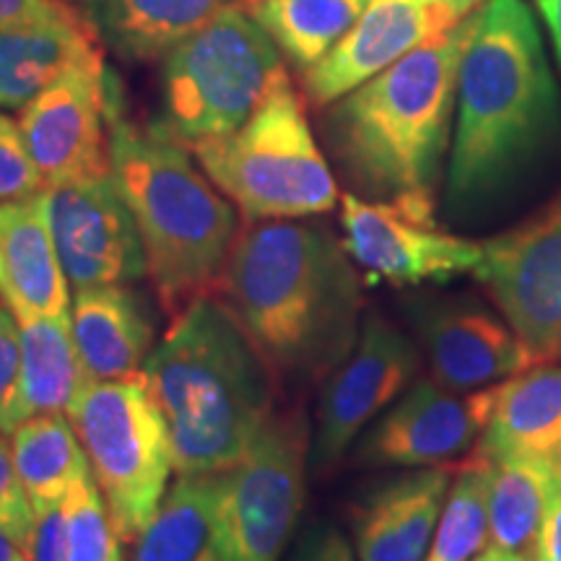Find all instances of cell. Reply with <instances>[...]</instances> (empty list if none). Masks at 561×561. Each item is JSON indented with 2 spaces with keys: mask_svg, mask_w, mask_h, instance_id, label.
I'll return each instance as SVG.
<instances>
[{
  "mask_svg": "<svg viewBox=\"0 0 561 561\" xmlns=\"http://www.w3.org/2000/svg\"><path fill=\"white\" fill-rule=\"evenodd\" d=\"M455 471L409 468L377 483L354 510V551L359 561H424L437 530Z\"/></svg>",
  "mask_w": 561,
  "mask_h": 561,
  "instance_id": "19",
  "label": "cell"
},
{
  "mask_svg": "<svg viewBox=\"0 0 561 561\" xmlns=\"http://www.w3.org/2000/svg\"><path fill=\"white\" fill-rule=\"evenodd\" d=\"M66 561H125L123 538L94 476H87L68 496Z\"/></svg>",
  "mask_w": 561,
  "mask_h": 561,
  "instance_id": "30",
  "label": "cell"
},
{
  "mask_svg": "<svg viewBox=\"0 0 561 561\" xmlns=\"http://www.w3.org/2000/svg\"><path fill=\"white\" fill-rule=\"evenodd\" d=\"M284 68L278 47L240 3L161 60V128L193 149L248 121Z\"/></svg>",
  "mask_w": 561,
  "mask_h": 561,
  "instance_id": "7",
  "label": "cell"
},
{
  "mask_svg": "<svg viewBox=\"0 0 561 561\" xmlns=\"http://www.w3.org/2000/svg\"><path fill=\"white\" fill-rule=\"evenodd\" d=\"M68 419L123 543H136L178 473L170 424L149 382L144 375L87 382Z\"/></svg>",
  "mask_w": 561,
  "mask_h": 561,
  "instance_id": "8",
  "label": "cell"
},
{
  "mask_svg": "<svg viewBox=\"0 0 561 561\" xmlns=\"http://www.w3.org/2000/svg\"><path fill=\"white\" fill-rule=\"evenodd\" d=\"M343 248L351 261L375 278L396 286H419L476 273L483 242L455 237L437 224H424L392 203L341 195Z\"/></svg>",
  "mask_w": 561,
  "mask_h": 561,
  "instance_id": "16",
  "label": "cell"
},
{
  "mask_svg": "<svg viewBox=\"0 0 561 561\" xmlns=\"http://www.w3.org/2000/svg\"><path fill=\"white\" fill-rule=\"evenodd\" d=\"M489 460V546L517 561H538L551 489L561 473L515 458Z\"/></svg>",
  "mask_w": 561,
  "mask_h": 561,
  "instance_id": "27",
  "label": "cell"
},
{
  "mask_svg": "<svg viewBox=\"0 0 561 561\" xmlns=\"http://www.w3.org/2000/svg\"><path fill=\"white\" fill-rule=\"evenodd\" d=\"M100 53L89 21L0 32V110L26 107L70 66Z\"/></svg>",
  "mask_w": 561,
  "mask_h": 561,
  "instance_id": "25",
  "label": "cell"
},
{
  "mask_svg": "<svg viewBox=\"0 0 561 561\" xmlns=\"http://www.w3.org/2000/svg\"><path fill=\"white\" fill-rule=\"evenodd\" d=\"M21 380V325L9 307L0 301V432H11L13 405Z\"/></svg>",
  "mask_w": 561,
  "mask_h": 561,
  "instance_id": "33",
  "label": "cell"
},
{
  "mask_svg": "<svg viewBox=\"0 0 561 561\" xmlns=\"http://www.w3.org/2000/svg\"><path fill=\"white\" fill-rule=\"evenodd\" d=\"M538 561H561V479L551 489L549 507H546Z\"/></svg>",
  "mask_w": 561,
  "mask_h": 561,
  "instance_id": "36",
  "label": "cell"
},
{
  "mask_svg": "<svg viewBox=\"0 0 561 561\" xmlns=\"http://www.w3.org/2000/svg\"><path fill=\"white\" fill-rule=\"evenodd\" d=\"M476 453L515 458L561 473V359L536 362L494 385V401Z\"/></svg>",
  "mask_w": 561,
  "mask_h": 561,
  "instance_id": "21",
  "label": "cell"
},
{
  "mask_svg": "<svg viewBox=\"0 0 561 561\" xmlns=\"http://www.w3.org/2000/svg\"><path fill=\"white\" fill-rule=\"evenodd\" d=\"M19 325L21 380L11 416V432L21 421L42 416V413H66L68 416L83 385L89 382L73 341L70 314L19 322Z\"/></svg>",
  "mask_w": 561,
  "mask_h": 561,
  "instance_id": "23",
  "label": "cell"
},
{
  "mask_svg": "<svg viewBox=\"0 0 561 561\" xmlns=\"http://www.w3.org/2000/svg\"><path fill=\"white\" fill-rule=\"evenodd\" d=\"M66 24H87V19L62 0H0V32Z\"/></svg>",
  "mask_w": 561,
  "mask_h": 561,
  "instance_id": "34",
  "label": "cell"
},
{
  "mask_svg": "<svg viewBox=\"0 0 561 561\" xmlns=\"http://www.w3.org/2000/svg\"><path fill=\"white\" fill-rule=\"evenodd\" d=\"M0 561H34L32 549L24 546L11 533L0 530Z\"/></svg>",
  "mask_w": 561,
  "mask_h": 561,
  "instance_id": "38",
  "label": "cell"
},
{
  "mask_svg": "<svg viewBox=\"0 0 561 561\" xmlns=\"http://www.w3.org/2000/svg\"><path fill=\"white\" fill-rule=\"evenodd\" d=\"M538 11H541L546 30L553 42V53H557L559 68H561V0H536Z\"/></svg>",
  "mask_w": 561,
  "mask_h": 561,
  "instance_id": "37",
  "label": "cell"
},
{
  "mask_svg": "<svg viewBox=\"0 0 561 561\" xmlns=\"http://www.w3.org/2000/svg\"><path fill=\"white\" fill-rule=\"evenodd\" d=\"M70 328L89 382H115L144 375L157 328L144 294L133 284L73 289Z\"/></svg>",
  "mask_w": 561,
  "mask_h": 561,
  "instance_id": "20",
  "label": "cell"
},
{
  "mask_svg": "<svg viewBox=\"0 0 561 561\" xmlns=\"http://www.w3.org/2000/svg\"><path fill=\"white\" fill-rule=\"evenodd\" d=\"M289 561H359L354 546L333 525L318 523L299 538Z\"/></svg>",
  "mask_w": 561,
  "mask_h": 561,
  "instance_id": "35",
  "label": "cell"
},
{
  "mask_svg": "<svg viewBox=\"0 0 561 561\" xmlns=\"http://www.w3.org/2000/svg\"><path fill=\"white\" fill-rule=\"evenodd\" d=\"M536 362L561 359V193L494 240L473 273Z\"/></svg>",
  "mask_w": 561,
  "mask_h": 561,
  "instance_id": "12",
  "label": "cell"
},
{
  "mask_svg": "<svg viewBox=\"0 0 561 561\" xmlns=\"http://www.w3.org/2000/svg\"><path fill=\"white\" fill-rule=\"evenodd\" d=\"M70 297L47 191L24 201H0V301L19 322H30L70 314Z\"/></svg>",
  "mask_w": 561,
  "mask_h": 561,
  "instance_id": "18",
  "label": "cell"
},
{
  "mask_svg": "<svg viewBox=\"0 0 561 561\" xmlns=\"http://www.w3.org/2000/svg\"><path fill=\"white\" fill-rule=\"evenodd\" d=\"M130 561H224L214 476H178Z\"/></svg>",
  "mask_w": 561,
  "mask_h": 561,
  "instance_id": "24",
  "label": "cell"
},
{
  "mask_svg": "<svg viewBox=\"0 0 561 561\" xmlns=\"http://www.w3.org/2000/svg\"><path fill=\"white\" fill-rule=\"evenodd\" d=\"M476 13L328 104L322 133L362 198L437 224V187L453 138L460 60Z\"/></svg>",
  "mask_w": 561,
  "mask_h": 561,
  "instance_id": "2",
  "label": "cell"
},
{
  "mask_svg": "<svg viewBox=\"0 0 561 561\" xmlns=\"http://www.w3.org/2000/svg\"><path fill=\"white\" fill-rule=\"evenodd\" d=\"M421 359L416 341L396 322L364 314L356 346L322 382L310 445L314 473H331L371 421L419 380Z\"/></svg>",
  "mask_w": 561,
  "mask_h": 561,
  "instance_id": "10",
  "label": "cell"
},
{
  "mask_svg": "<svg viewBox=\"0 0 561 561\" xmlns=\"http://www.w3.org/2000/svg\"><path fill=\"white\" fill-rule=\"evenodd\" d=\"M489 546V460L476 453L453 476L424 561H473Z\"/></svg>",
  "mask_w": 561,
  "mask_h": 561,
  "instance_id": "29",
  "label": "cell"
},
{
  "mask_svg": "<svg viewBox=\"0 0 561 561\" xmlns=\"http://www.w3.org/2000/svg\"><path fill=\"white\" fill-rule=\"evenodd\" d=\"M310 445L301 411H276L248 453L214 476L224 561H280L305 507Z\"/></svg>",
  "mask_w": 561,
  "mask_h": 561,
  "instance_id": "9",
  "label": "cell"
},
{
  "mask_svg": "<svg viewBox=\"0 0 561 561\" xmlns=\"http://www.w3.org/2000/svg\"><path fill=\"white\" fill-rule=\"evenodd\" d=\"M486 0H369L331 55L305 73V91L325 110L419 47L445 37Z\"/></svg>",
  "mask_w": 561,
  "mask_h": 561,
  "instance_id": "15",
  "label": "cell"
},
{
  "mask_svg": "<svg viewBox=\"0 0 561 561\" xmlns=\"http://www.w3.org/2000/svg\"><path fill=\"white\" fill-rule=\"evenodd\" d=\"M405 312L432 380L447 390L494 388L536 364L507 318L476 299L421 297Z\"/></svg>",
  "mask_w": 561,
  "mask_h": 561,
  "instance_id": "14",
  "label": "cell"
},
{
  "mask_svg": "<svg viewBox=\"0 0 561 561\" xmlns=\"http://www.w3.org/2000/svg\"><path fill=\"white\" fill-rule=\"evenodd\" d=\"M219 294L278 385L325 380L359 339L356 263L320 224L250 221L229 252Z\"/></svg>",
  "mask_w": 561,
  "mask_h": 561,
  "instance_id": "1",
  "label": "cell"
},
{
  "mask_svg": "<svg viewBox=\"0 0 561 561\" xmlns=\"http://www.w3.org/2000/svg\"><path fill=\"white\" fill-rule=\"evenodd\" d=\"M193 157L248 221L312 219L339 206L299 91L280 68L240 128L193 146Z\"/></svg>",
  "mask_w": 561,
  "mask_h": 561,
  "instance_id": "6",
  "label": "cell"
},
{
  "mask_svg": "<svg viewBox=\"0 0 561 561\" xmlns=\"http://www.w3.org/2000/svg\"><path fill=\"white\" fill-rule=\"evenodd\" d=\"M473 561H517V559L510 557V553L500 551V549H494V546H486V549H483Z\"/></svg>",
  "mask_w": 561,
  "mask_h": 561,
  "instance_id": "39",
  "label": "cell"
},
{
  "mask_svg": "<svg viewBox=\"0 0 561 561\" xmlns=\"http://www.w3.org/2000/svg\"><path fill=\"white\" fill-rule=\"evenodd\" d=\"M110 161L164 310L178 318L195 299L219 294L240 234L237 208L201 172L187 146L161 125L128 121L123 89L110 112Z\"/></svg>",
  "mask_w": 561,
  "mask_h": 561,
  "instance_id": "5",
  "label": "cell"
},
{
  "mask_svg": "<svg viewBox=\"0 0 561 561\" xmlns=\"http://www.w3.org/2000/svg\"><path fill=\"white\" fill-rule=\"evenodd\" d=\"M144 377L170 424L178 476L227 471L278 411L276 375L216 294L174 318Z\"/></svg>",
  "mask_w": 561,
  "mask_h": 561,
  "instance_id": "4",
  "label": "cell"
},
{
  "mask_svg": "<svg viewBox=\"0 0 561 561\" xmlns=\"http://www.w3.org/2000/svg\"><path fill=\"white\" fill-rule=\"evenodd\" d=\"M47 191L19 121L0 112V201H24Z\"/></svg>",
  "mask_w": 561,
  "mask_h": 561,
  "instance_id": "31",
  "label": "cell"
},
{
  "mask_svg": "<svg viewBox=\"0 0 561 561\" xmlns=\"http://www.w3.org/2000/svg\"><path fill=\"white\" fill-rule=\"evenodd\" d=\"M96 39L130 62L164 60L240 0H81Z\"/></svg>",
  "mask_w": 561,
  "mask_h": 561,
  "instance_id": "22",
  "label": "cell"
},
{
  "mask_svg": "<svg viewBox=\"0 0 561 561\" xmlns=\"http://www.w3.org/2000/svg\"><path fill=\"white\" fill-rule=\"evenodd\" d=\"M494 388L455 392L432 377L416 380L367 426L356 460L369 468H434L462 458L479 445Z\"/></svg>",
  "mask_w": 561,
  "mask_h": 561,
  "instance_id": "13",
  "label": "cell"
},
{
  "mask_svg": "<svg viewBox=\"0 0 561 561\" xmlns=\"http://www.w3.org/2000/svg\"><path fill=\"white\" fill-rule=\"evenodd\" d=\"M369 0H248L244 9L263 26L278 53L307 73L354 30Z\"/></svg>",
  "mask_w": 561,
  "mask_h": 561,
  "instance_id": "28",
  "label": "cell"
},
{
  "mask_svg": "<svg viewBox=\"0 0 561 561\" xmlns=\"http://www.w3.org/2000/svg\"><path fill=\"white\" fill-rule=\"evenodd\" d=\"M55 248L70 289L138 284L149 276L136 219L112 174L50 187Z\"/></svg>",
  "mask_w": 561,
  "mask_h": 561,
  "instance_id": "17",
  "label": "cell"
},
{
  "mask_svg": "<svg viewBox=\"0 0 561 561\" xmlns=\"http://www.w3.org/2000/svg\"><path fill=\"white\" fill-rule=\"evenodd\" d=\"M559 130L557 81L525 0H486L460 60L447 203L471 210L517 180Z\"/></svg>",
  "mask_w": 561,
  "mask_h": 561,
  "instance_id": "3",
  "label": "cell"
},
{
  "mask_svg": "<svg viewBox=\"0 0 561 561\" xmlns=\"http://www.w3.org/2000/svg\"><path fill=\"white\" fill-rule=\"evenodd\" d=\"M117 91L121 81L100 53L70 66L19 110V128L47 191L112 174L110 112Z\"/></svg>",
  "mask_w": 561,
  "mask_h": 561,
  "instance_id": "11",
  "label": "cell"
},
{
  "mask_svg": "<svg viewBox=\"0 0 561 561\" xmlns=\"http://www.w3.org/2000/svg\"><path fill=\"white\" fill-rule=\"evenodd\" d=\"M34 528H37V515H34L30 494L19 479L11 442L0 432V530L11 533L16 541L32 549Z\"/></svg>",
  "mask_w": 561,
  "mask_h": 561,
  "instance_id": "32",
  "label": "cell"
},
{
  "mask_svg": "<svg viewBox=\"0 0 561 561\" xmlns=\"http://www.w3.org/2000/svg\"><path fill=\"white\" fill-rule=\"evenodd\" d=\"M9 442L34 515L58 507L91 476L87 453L66 413H42L21 421Z\"/></svg>",
  "mask_w": 561,
  "mask_h": 561,
  "instance_id": "26",
  "label": "cell"
}]
</instances>
